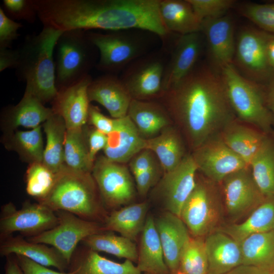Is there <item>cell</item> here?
I'll list each match as a JSON object with an SVG mask.
<instances>
[{"instance_id": "cell-1", "label": "cell", "mask_w": 274, "mask_h": 274, "mask_svg": "<svg viewBox=\"0 0 274 274\" xmlns=\"http://www.w3.org/2000/svg\"><path fill=\"white\" fill-rule=\"evenodd\" d=\"M159 98L192 150L234 121L220 75L206 65L196 66Z\"/></svg>"}, {"instance_id": "cell-2", "label": "cell", "mask_w": 274, "mask_h": 274, "mask_svg": "<svg viewBox=\"0 0 274 274\" xmlns=\"http://www.w3.org/2000/svg\"><path fill=\"white\" fill-rule=\"evenodd\" d=\"M159 3L160 0H59L55 20L62 31L139 29L165 41L170 33L161 20Z\"/></svg>"}, {"instance_id": "cell-3", "label": "cell", "mask_w": 274, "mask_h": 274, "mask_svg": "<svg viewBox=\"0 0 274 274\" xmlns=\"http://www.w3.org/2000/svg\"><path fill=\"white\" fill-rule=\"evenodd\" d=\"M62 32L43 26L39 33L27 36L19 49L18 79L26 83L24 92L43 104L52 101L58 93L54 53Z\"/></svg>"}, {"instance_id": "cell-4", "label": "cell", "mask_w": 274, "mask_h": 274, "mask_svg": "<svg viewBox=\"0 0 274 274\" xmlns=\"http://www.w3.org/2000/svg\"><path fill=\"white\" fill-rule=\"evenodd\" d=\"M39 202L55 212H68L91 221L104 222L108 215L91 173L73 170L66 166L57 174L49 194Z\"/></svg>"}, {"instance_id": "cell-5", "label": "cell", "mask_w": 274, "mask_h": 274, "mask_svg": "<svg viewBox=\"0 0 274 274\" xmlns=\"http://www.w3.org/2000/svg\"><path fill=\"white\" fill-rule=\"evenodd\" d=\"M229 104L235 115L268 134L274 126V118L266 101V90L262 84L242 76L233 63L220 71Z\"/></svg>"}, {"instance_id": "cell-6", "label": "cell", "mask_w": 274, "mask_h": 274, "mask_svg": "<svg viewBox=\"0 0 274 274\" xmlns=\"http://www.w3.org/2000/svg\"><path fill=\"white\" fill-rule=\"evenodd\" d=\"M56 86L58 90L72 85L87 76L97 63L99 53L87 31L62 32L56 46Z\"/></svg>"}, {"instance_id": "cell-7", "label": "cell", "mask_w": 274, "mask_h": 274, "mask_svg": "<svg viewBox=\"0 0 274 274\" xmlns=\"http://www.w3.org/2000/svg\"><path fill=\"white\" fill-rule=\"evenodd\" d=\"M87 35L98 51L99 58L95 67L105 74L116 75L146 54L143 40L124 30L106 33L89 30Z\"/></svg>"}, {"instance_id": "cell-8", "label": "cell", "mask_w": 274, "mask_h": 274, "mask_svg": "<svg viewBox=\"0 0 274 274\" xmlns=\"http://www.w3.org/2000/svg\"><path fill=\"white\" fill-rule=\"evenodd\" d=\"M274 35L261 29L243 28L237 35L234 58L245 77L262 84L274 78V69L269 65L268 46ZM245 77V76H244Z\"/></svg>"}, {"instance_id": "cell-9", "label": "cell", "mask_w": 274, "mask_h": 274, "mask_svg": "<svg viewBox=\"0 0 274 274\" xmlns=\"http://www.w3.org/2000/svg\"><path fill=\"white\" fill-rule=\"evenodd\" d=\"M58 223L53 228L35 236L29 241L48 245L55 248L70 264L80 242L93 234L106 231L98 222L82 219L71 213L57 211Z\"/></svg>"}, {"instance_id": "cell-10", "label": "cell", "mask_w": 274, "mask_h": 274, "mask_svg": "<svg viewBox=\"0 0 274 274\" xmlns=\"http://www.w3.org/2000/svg\"><path fill=\"white\" fill-rule=\"evenodd\" d=\"M166 64L162 52L146 54L130 63L119 78L132 99L160 98Z\"/></svg>"}, {"instance_id": "cell-11", "label": "cell", "mask_w": 274, "mask_h": 274, "mask_svg": "<svg viewBox=\"0 0 274 274\" xmlns=\"http://www.w3.org/2000/svg\"><path fill=\"white\" fill-rule=\"evenodd\" d=\"M58 221L55 212L40 202L26 201L17 210L10 202L1 208L0 239L17 232L32 237L55 226Z\"/></svg>"}, {"instance_id": "cell-12", "label": "cell", "mask_w": 274, "mask_h": 274, "mask_svg": "<svg viewBox=\"0 0 274 274\" xmlns=\"http://www.w3.org/2000/svg\"><path fill=\"white\" fill-rule=\"evenodd\" d=\"M91 174L105 206L114 209L128 204L134 198V184L124 164L99 156L94 161Z\"/></svg>"}, {"instance_id": "cell-13", "label": "cell", "mask_w": 274, "mask_h": 274, "mask_svg": "<svg viewBox=\"0 0 274 274\" xmlns=\"http://www.w3.org/2000/svg\"><path fill=\"white\" fill-rule=\"evenodd\" d=\"M197 167L191 154H186L175 168L164 173L153 194L167 212L180 217L182 207L196 183Z\"/></svg>"}, {"instance_id": "cell-14", "label": "cell", "mask_w": 274, "mask_h": 274, "mask_svg": "<svg viewBox=\"0 0 274 274\" xmlns=\"http://www.w3.org/2000/svg\"><path fill=\"white\" fill-rule=\"evenodd\" d=\"M191 154L197 170L214 182H221L230 174L249 166L227 146L220 134L207 140Z\"/></svg>"}, {"instance_id": "cell-15", "label": "cell", "mask_w": 274, "mask_h": 274, "mask_svg": "<svg viewBox=\"0 0 274 274\" xmlns=\"http://www.w3.org/2000/svg\"><path fill=\"white\" fill-rule=\"evenodd\" d=\"M221 183L225 207L232 217L255 209L266 199L254 181L249 166L230 174Z\"/></svg>"}, {"instance_id": "cell-16", "label": "cell", "mask_w": 274, "mask_h": 274, "mask_svg": "<svg viewBox=\"0 0 274 274\" xmlns=\"http://www.w3.org/2000/svg\"><path fill=\"white\" fill-rule=\"evenodd\" d=\"M213 194L202 181L196 183L181 210L180 218L193 237H202L215 224L217 212Z\"/></svg>"}, {"instance_id": "cell-17", "label": "cell", "mask_w": 274, "mask_h": 274, "mask_svg": "<svg viewBox=\"0 0 274 274\" xmlns=\"http://www.w3.org/2000/svg\"><path fill=\"white\" fill-rule=\"evenodd\" d=\"M90 75L70 86L58 90L52 109L63 119L67 129L83 127L88 121L90 106L88 88L92 81Z\"/></svg>"}, {"instance_id": "cell-18", "label": "cell", "mask_w": 274, "mask_h": 274, "mask_svg": "<svg viewBox=\"0 0 274 274\" xmlns=\"http://www.w3.org/2000/svg\"><path fill=\"white\" fill-rule=\"evenodd\" d=\"M202 43L200 32L180 35L166 64L162 82L163 91L179 83L196 66Z\"/></svg>"}, {"instance_id": "cell-19", "label": "cell", "mask_w": 274, "mask_h": 274, "mask_svg": "<svg viewBox=\"0 0 274 274\" xmlns=\"http://www.w3.org/2000/svg\"><path fill=\"white\" fill-rule=\"evenodd\" d=\"M90 102L103 106L115 119L127 115L132 97L119 77L105 74L93 79L88 88Z\"/></svg>"}, {"instance_id": "cell-20", "label": "cell", "mask_w": 274, "mask_h": 274, "mask_svg": "<svg viewBox=\"0 0 274 274\" xmlns=\"http://www.w3.org/2000/svg\"><path fill=\"white\" fill-rule=\"evenodd\" d=\"M155 224L166 265L170 274H177L183 250L191 237L189 231L180 217L168 212L155 220Z\"/></svg>"}, {"instance_id": "cell-21", "label": "cell", "mask_w": 274, "mask_h": 274, "mask_svg": "<svg viewBox=\"0 0 274 274\" xmlns=\"http://www.w3.org/2000/svg\"><path fill=\"white\" fill-rule=\"evenodd\" d=\"M201 31L207 41L212 60L219 70L233 63L235 42L231 18L224 15L204 19L201 22Z\"/></svg>"}, {"instance_id": "cell-22", "label": "cell", "mask_w": 274, "mask_h": 274, "mask_svg": "<svg viewBox=\"0 0 274 274\" xmlns=\"http://www.w3.org/2000/svg\"><path fill=\"white\" fill-rule=\"evenodd\" d=\"M146 149V140L140 134L128 115L116 119L113 130L107 135L104 149L105 156L111 161L124 164Z\"/></svg>"}, {"instance_id": "cell-23", "label": "cell", "mask_w": 274, "mask_h": 274, "mask_svg": "<svg viewBox=\"0 0 274 274\" xmlns=\"http://www.w3.org/2000/svg\"><path fill=\"white\" fill-rule=\"evenodd\" d=\"M0 254L5 257L21 255L41 265L54 267L61 272L70 266L55 248L25 239L22 235H11L1 240Z\"/></svg>"}, {"instance_id": "cell-24", "label": "cell", "mask_w": 274, "mask_h": 274, "mask_svg": "<svg viewBox=\"0 0 274 274\" xmlns=\"http://www.w3.org/2000/svg\"><path fill=\"white\" fill-rule=\"evenodd\" d=\"M204 243L209 274H225L242 264L240 244L224 232L209 234Z\"/></svg>"}, {"instance_id": "cell-25", "label": "cell", "mask_w": 274, "mask_h": 274, "mask_svg": "<svg viewBox=\"0 0 274 274\" xmlns=\"http://www.w3.org/2000/svg\"><path fill=\"white\" fill-rule=\"evenodd\" d=\"M127 115L146 140L158 135L164 128L172 125L173 121L161 103L151 100L132 99Z\"/></svg>"}, {"instance_id": "cell-26", "label": "cell", "mask_w": 274, "mask_h": 274, "mask_svg": "<svg viewBox=\"0 0 274 274\" xmlns=\"http://www.w3.org/2000/svg\"><path fill=\"white\" fill-rule=\"evenodd\" d=\"M52 108H47L38 99L25 93L20 101L3 113V124L7 133L19 127L35 128L45 122L53 114Z\"/></svg>"}, {"instance_id": "cell-27", "label": "cell", "mask_w": 274, "mask_h": 274, "mask_svg": "<svg viewBox=\"0 0 274 274\" xmlns=\"http://www.w3.org/2000/svg\"><path fill=\"white\" fill-rule=\"evenodd\" d=\"M70 266L71 274H142L129 260L116 262L86 247L76 249Z\"/></svg>"}, {"instance_id": "cell-28", "label": "cell", "mask_w": 274, "mask_h": 274, "mask_svg": "<svg viewBox=\"0 0 274 274\" xmlns=\"http://www.w3.org/2000/svg\"><path fill=\"white\" fill-rule=\"evenodd\" d=\"M137 263L136 266L142 273L170 274L164 260L155 220L151 216L147 217L141 232Z\"/></svg>"}, {"instance_id": "cell-29", "label": "cell", "mask_w": 274, "mask_h": 274, "mask_svg": "<svg viewBox=\"0 0 274 274\" xmlns=\"http://www.w3.org/2000/svg\"><path fill=\"white\" fill-rule=\"evenodd\" d=\"M159 13L169 33L183 35L201 31V21L188 0H160Z\"/></svg>"}, {"instance_id": "cell-30", "label": "cell", "mask_w": 274, "mask_h": 274, "mask_svg": "<svg viewBox=\"0 0 274 274\" xmlns=\"http://www.w3.org/2000/svg\"><path fill=\"white\" fill-rule=\"evenodd\" d=\"M220 135L227 146L248 166L268 134L234 121L227 125Z\"/></svg>"}, {"instance_id": "cell-31", "label": "cell", "mask_w": 274, "mask_h": 274, "mask_svg": "<svg viewBox=\"0 0 274 274\" xmlns=\"http://www.w3.org/2000/svg\"><path fill=\"white\" fill-rule=\"evenodd\" d=\"M146 149L155 154L164 173L176 167L186 155L182 138L172 125L155 137L146 140Z\"/></svg>"}, {"instance_id": "cell-32", "label": "cell", "mask_w": 274, "mask_h": 274, "mask_svg": "<svg viewBox=\"0 0 274 274\" xmlns=\"http://www.w3.org/2000/svg\"><path fill=\"white\" fill-rule=\"evenodd\" d=\"M148 209L147 202L127 205L111 212L106 217V231H114L131 241L136 239L143 231Z\"/></svg>"}, {"instance_id": "cell-33", "label": "cell", "mask_w": 274, "mask_h": 274, "mask_svg": "<svg viewBox=\"0 0 274 274\" xmlns=\"http://www.w3.org/2000/svg\"><path fill=\"white\" fill-rule=\"evenodd\" d=\"M46 137L42 163L55 174L64 167V146L67 130L61 116L53 114L43 123Z\"/></svg>"}, {"instance_id": "cell-34", "label": "cell", "mask_w": 274, "mask_h": 274, "mask_svg": "<svg viewBox=\"0 0 274 274\" xmlns=\"http://www.w3.org/2000/svg\"><path fill=\"white\" fill-rule=\"evenodd\" d=\"M274 230V198L266 199L244 222L226 227L221 231L239 244L255 233Z\"/></svg>"}, {"instance_id": "cell-35", "label": "cell", "mask_w": 274, "mask_h": 274, "mask_svg": "<svg viewBox=\"0 0 274 274\" xmlns=\"http://www.w3.org/2000/svg\"><path fill=\"white\" fill-rule=\"evenodd\" d=\"M239 244L242 264L271 272L274 267V230L252 234Z\"/></svg>"}, {"instance_id": "cell-36", "label": "cell", "mask_w": 274, "mask_h": 274, "mask_svg": "<svg viewBox=\"0 0 274 274\" xmlns=\"http://www.w3.org/2000/svg\"><path fill=\"white\" fill-rule=\"evenodd\" d=\"M249 166L263 196L274 198V141L268 135Z\"/></svg>"}, {"instance_id": "cell-37", "label": "cell", "mask_w": 274, "mask_h": 274, "mask_svg": "<svg viewBox=\"0 0 274 274\" xmlns=\"http://www.w3.org/2000/svg\"><path fill=\"white\" fill-rule=\"evenodd\" d=\"M86 127L66 130L64 146V162L70 169L91 173L93 166L89 156Z\"/></svg>"}, {"instance_id": "cell-38", "label": "cell", "mask_w": 274, "mask_h": 274, "mask_svg": "<svg viewBox=\"0 0 274 274\" xmlns=\"http://www.w3.org/2000/svg\"><path fill=\"white\" fill-rule=\"evenodd\" d=\"M5 146L16 152L23 160L30 164L42 162L45 147L41 125L27 131L7 133Z\"/></svg>"}, {"instance_id": "cell-39", "label": "cell", "mask_w": 274, "mask_h": 274, "mask_svg": "<svg viewBox=\"0 0 274 274\" xmlns=\"http://www.w3.org/2000/svg\"><path fill=\"white\" fill-rule=\"evenodd\" d=\"M89 249L105 252L116 257L137 262L138 249L132 241L123 236L101 232L90 235L81 242Z\"/></svg>"}, {"instance_id": "cell-40", "label": "cell", "mask_w": 274, "mask_h": 274, "mask_svg": "<svg viewBox=\"0 0 274 274\" xmlns=\"http://www.w3.org/2000/svg\"><path fill=\"white\" fill-rule=\"evenodd\" d=\"M179 271L184 274H209L204 239L190 237L181 254Z\"/></svg>"}, {"instance_id": "cell-41", "label": "cell", "mask_w": 274, "mask_h": 274, "mask_svg": "<svg viewBox=\"0 0 274 274\" xmlns=\"http://www.w3.org/2000/svg\"><path fill=\"white\" fill-rule=\"evenodd\" d=\"M54 173L42 162L30 164L26 173V191L38 199H44L53 188L56 179Z\"/></svg>"}, {"instance_id": "cell-42", "label": "cell", "mask_w": 274, "mask_h": 274, "mask_svg": "<svg viewBox=\"0 0 274 274\" xmlns=\"http://www.w3.org/2000/svg\"><path fill=\"white\" fill-rule=\"evenodd\" d=\"M241 12L261 29L274 35V3L248 4L242 7Z\"/></svg>"}, {"instance_id": "cell-43", "label": "cell", "mask_w": 274, "mask_h": 274, "mask_svg": "<svg viewBox=\"0 0 274 274\" xmlns=\"http://www.w3.org/2000/svg\"><path fill=\"white\" fill-rule=\"evenodd\" d=\"M193 9L201 20L219 18L225 14L235 4L234 0H188Z\"/></svg>"}, {"instance_id": "cell-44", "label": "cell", "mask_w": 274, "mask_h": 274, "mask_svg": "<svg viewBox=\"0 0 274 274\" xmlns=\"http://www.w3.org/2000/svg\"><path fill=\"white\" fill-rule=\"evenodd\" d=\"M6 14L12 19L33 23L38 17L33 0H4Z\"/></svg>"}, {"instance_id": "cell-45", "label": "cell", "mask_w": 274, "mask_h": 274, "mask_svg": "<svg viewBox=\"0 0 274 274\" xmlns=\"http://www.w3.org/2000/svg\"><path fill=\"white\" fill-rule=\"evenodd\" d=\"M22 25L10 18L0 7V48H10L18 36Z\"/></svg>"}, {"instance_id": "cell-46", "label": "cell", "mask_w": 274, "mask_h": 274, "mask_svg": "<svg viewBox=\"0 0 274 274\" xmlns=\"http://www.w3.org/2000/svg\"><path fill=\"white\" fill-rule=\"evenodd\" d=\"M155 154L150 150L145 149L133 156L129 161V167L135 174L161 167Z\"/></svg>"}, {"instance_id": "cell-47", "label": "cell", "mask_w": 274, "mask_h": 274, "mask_svg": "<svg viewBox=\"0 0 274 274\" xmlns=\"http://www.w3.org/2000/svg\"><path fill=\"white\" fill-rule=\"evenodd\" d=\"M88 121L94 128L108 135L113 130L116 119L106 116L97 107L90 104Z\"/></svg>"}, {"instance_id": "cell-48", "label": "cell", "mask_w": 274, "mask_h": 274, "mask_svg": "<svg viewBox=\"0 0 274 274\" xmlns=\"http://www.w3.org/2000/svg\"><path fill=\"white\" fill-rule=\"evenodd\" d=\"M133 176L138 193L141 196H145L159 181V167L139 173Z\"/></svg>"}, {"instance_id": "cell-49", "label": "cell", "mask_w": 274, "mask_h": 274, "mask_svg": "<svg viewBox=\"0 0 274 274\" xmlns=\"http://www.w3.org/2000/svg\"><path fill=\"white\" fill-rule=\"evenodd\" d=\"M87 136L89 159L94 164L97 153L106 147L107 135L94 128L88 131Z\"/></svg>"}, {"instance_id": "cell-50", "label": "cell", "mask_w": 274, "mask_h": 274, "mask_svg": "<svg viewBox=\"0 0 274 274\" xmlns=\"http://www.w3.org/2000/svg\"><path fill=\"white\" fill-rule=\"evenodd\" d=\"M15 256L24 274H71L70 272L54 271L21 255Z\"/></svg>"}, {"instance_id": "cell-51", "label": "cell", "mask_w": 274, "mask_h": 274, "mask_svg": "<svg viewBox=\"0 0 274 274\" xmlns=\"http://www.w3.org/2000/svg\"><path fill=\"white\" fill-rule=\"evenodd\" d=\"M19 49L0 48V72L8 68H16L19 60Z\"/></svg>"}, {"instance_id": "cell-52", "label": "cell", "mask_w": 274, "mask_h": 274, "mask_svg": "<svg viewBox=\"0 0 274 274\" xmlns=\"http://www.w3.org/2000/svg\"><path fill=\"white\" fill-rule=\"evenodd\" d=\"M225 274H271V272L256 266L241 264Z\"/></svg>"}, {"instance_id": "cell-53", "label": "cell", "mask_w": 274, "mask_h": 274, "mask_svg": "<svg viewBox=\"0 0 274 274\" xmlns=\"http://www.w3.org/2000/svg\"><path fill=\"white\" fill-rule=\"evenodd\" d=\"M10 255L7 256L5 266V274H24L16 256Z\"/></svg>"}, {"instance_id": "cell-54", "label": "cell", "mask_w": 274, "mask_h": 274, "mask_svg": "<svg viewBox=\"0 0 274 274\" xmlns=\"http://www.w3.org/2000/svg\"><path fill=\"white\" fill-rule=\"evenodd\" d=\"M266 101L274 118V78L268 84L266 89Z\"/></svg>"}, {"instance_id": "cell-55", "label": "cell", "mask_w": 274, "mask_h": 274, "mask_svg": "<svg viewBox=\"0 0 274 274\" xmlns=\"http://www.w3.org/2000/svg\"><path fill=\"white\" fill-rule=\"evenodd\" d=\"M267 59L270 66L274 69V39L269 43L267 51Z\"/></svg>"}, {"instance_id": "cell-56", "label": "cell", "mask_w": 274, "mask_h": 274, "mask_svg": "<svg viewBox=\"0 0 274 274\" xmlns=\"http://www.w3.org/2000/svg\"><path fill=\"white\" fill-rule=\"evenodd\" d=\"M177 274H184L182 272H181V271H179Z\"/></svg>"}, {"instance_id": "cell-57", "label": "cell", "mask_w": 274, "mask_h": 274, "mask_svg": "<svg viewBox=\"0 0 274 274\" xmlns=\"http://www.w3.org/2000/svg\"><path fill=\"white\" fill-rule=\"evenodd\" d=\"M271 274H274V267H273V269L272 270V271L271 272Z\"/></svg>"}]
</instances>
